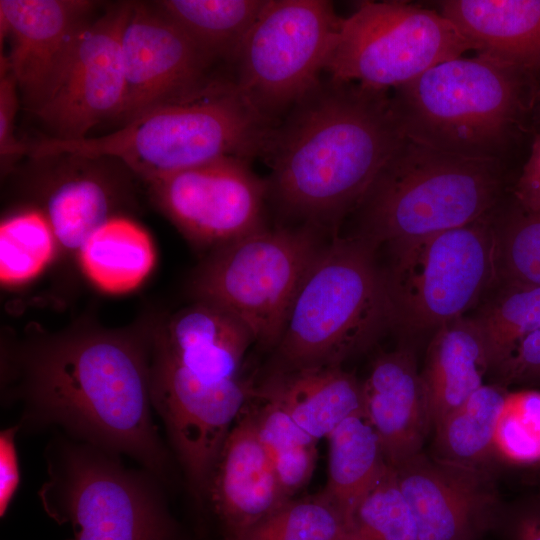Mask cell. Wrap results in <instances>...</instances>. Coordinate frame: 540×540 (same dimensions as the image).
I'll use <instances>...</instances> for the list:
<instances>
[{
    "mask_svg": "<svg viewBox=\"0 0 540 540\" xmlns=\"http://www.w3.org/2000/svg\"><path fill=\"white\" fill-rule=\"evenodd\" d=\"M150 363V340L122 333H72L25 349L13 397L20 431H62L169 483L172 458L153 420Z\"/></svg>",
    "mask_w": 540,
    "mask_h": 540,
    "instance_id": "6da1fadb",
    "label": "cell"
},
{
    "mask_svg": "<svg viewBox=\"0 0 540 540\" xmlns=\"http://www.w3.org/2000/svg\"><path fill=\"white\" fill-rule=\"evenodd\" d=\"M405 137L388 91L321 80L270 131L269 194L285 214L333 231Z\"/></svg>",
    "mask_w": 540,
    "mask_h": 540,
    "instance_id": "7a4b0ae2",
    "label": "cell"
},
{
    "mask_svg": "<svg viewBox=\"0 0 540 540\" xmlns=\"http://www.w3.org/2000/svg\"><path fill=\"white\" fill-rule=\"evenodd\" d=\"M404 135L431 148L503 162L536 110L533 74L490 57L444 61L393 89Z\"/></svg>",
    "mask_w": 540,
    "mask_h": 540,
    "instance_id": "3957f363",
    "label": "cell"
},
{
    "mask_svg": "<svg viewBox=\"0 0 540 540\" xmlns=\"http://www.w3.org/2000/svg\"><path fill=\"white\" fill-rule=\"evenodd\" d=\"M273 126L230 80L202 98L153 109L106 135L28 142L27 156L108 157L147 183L220 157H262Z\"/></svg>",
    "mask_w": 540,
    "mask_h": 540,
    "instance_id": "277c9868",
    "label": "cell"
},
{
    "mask_svg": "<svg viewBox=\"0 0 540 540\" xmlns=\"http://www.w3.org/2000/svg\"><path fill=\"white\" fill-rule=\"evenodd\" d=\"M377 250L355 234L321 247L274 348L272 374L341 366L392 326Z\"/></svg>",
    "mask_w": 540,
    "mask_h": 540,
    "instance_id": "5b68a950",
    "label": "cell"
},
{
    "mask_svg": "<svg viewBox=\"0 0 540 540\" xmlns=\"http://www.w3.org/2000/svg\"><path fill=\"white\" fill-rule=\"evenodd\" d=\"M503 190V162L405 137L354 211V234L377 249L409 243L479 219L503 200Z\"/></svg>",
    "mask_w": 540,
    "mask_h": 540,
    "instance_id": "8992f818",
    "label": "cell"
},
{
    "mask_svg": "<svg viewBox=\"0 0 540 540\" xmlns=\"http://www.w3.org/2000/svg\"><path fill=\"white\" fill-rule=\"evenodd\" d=\"M45 458L48 478L38 496L52 518L71 524L73 540H175L164 485L151 473L62 434Z\"/></svg>",
    "mask_w": 540,
    "mask_h": 540,
    "instance_id": "52a82bcc",
    "label": "cell"
},
{
    "mask_svg": "<svg viewBox=\"0 0 540 540\" xmlns=\"http://www.w3.org/2000/svg\"><path fill=\"white\" fill-rule=\"evenodd\" d=\"M493 214L387 248L382 268L392 326L435 331L483 301L497 283Z\"/></svg>",
    "mask_w": 540,
    "mask_h": 540,
    "instance_id": "ba28073f",
    "label": "cell"
},
{
    "mask_svg": "<svg viewBox=\"0 0 540 540\" xmlns=\"http://www.w3.org/2000/svg\"><path fill=\"white\" fill-rule=\"evenodd\" d=\"M320 230L265 226L211 251L191 283L197 301L242 322L264 348L274 349L296 293L321 249Z\"/></svg>",
    "mask_w": 540,
    "mask_h": 540,
    "instance_id": "9c48e42d",
    "label": "cell"
},
{
    "mask_svg": "<svg viewBox=\"0 0 540 540\" xmlns=\"http://www.w3.org/2000/svg\"><path fill=\"white\" fill-rule=\"evenodd\" d=\"M342 20L330 1L267 0L233 64L240 95L276 125L320 83Z\"/></svg>",
    "mask_w": 540,
    "mask_h": 540,
    "instance_id": "30bf717a",
    "label": "cell"
},
{
    "mask_svg": "<svg viewBox=\"0 0 540 540\" xmlns=\"http://www.w3.org/2000/svg\"><path fill=\"white\" fill-rule=\"evenodd\" d=\"M472 50L439 11L365 1L343 18L325 71L338 81L389 91Z\"/></svg>",
    "mask_w": 540,
    "mask_h": 540,
    "instance_id": "8fae6325",
    "label": "cell"
},
{
    "mask_svg": "<svg viewBox=\"0 0 540 540\" xmlns=\"http://www.w3.org/2000/svg\"><path fill=\"white\" fill-rule=\"evenodd\" d=\"M150 355L153 409L164 423L190 491L203 500L226 437L257 387L240 378L206 383L151 339Z\"/></svg>",
    "mask_w": 540,
    "mask_h": 540,
    "instance_id": "7c38bea8",
    "label": "cell"
},
{
    "mask_svg": "<svg viewBox=\"0 0 540 540\" xmlns=\"http://www.w3.org/2000/svg\"><path fill=\"white\" fill-rule=\"evenodd\" d=\"M248 160L225 156L147 182L160 211L194 245L211 251L263 228L268 183Z\"/></svg>",
    "mask_w": 540,
    "mask_h": 540,
    "instance_id": "4fadbf2b",
    "label": "cell"
},
{
    "mask_svg": "<svg viewBox=\"0 0 540 540\" xmlns=\"http://www.w3.org/2000/svg\"><path fill=\"white\" fill-rule=\"evenodd\" d=\"M126 77L124 124L153 109L202 98L231 78L154 3L131 2L121 33Z\"/></svg>",
    "mask_w": 540,
    "mask_h": 540,
    "instance_id": "5bb4252c",
    "label": "cell"
},
{
    "mask_svg": "<svg viewBox=\"0 0 540 540\" xmlns=\"http://www.w3.org/2000/svg\"><path fill=\"white\" fill-rule=\"evenodd\" d=\"M131 2L108 5L81 29L54 92L35 114L52 139L87 137L101 122L122 117L127 98L121 33Z\"/></svg>",
    "mask_w": 540,
    "mask_h": 540,
    "instance_id": "9a60e30c",
    "label": "cell"
},
{
    "mask_svg": "<svg viewBox=\"0 0 540 540\" xmlns=\"http://www.w3.org/2000/svg\"><path fill=\"white\" fill-rule=\"evenodd\" d=\"M419 540H481L504 502L495 474L448 464L424 451L391 466Z\"/></svg>",
    "mask_w": 540,
    "mask_h": 540,
    "instance_id": "2e32d148",
    "label": "cell"
},
{
    "mask_svg": "<svg viewBox=\"0 0 540 540\" xmlns=\"http://www.w3.org/2000/svg\"><path fill=\"white\" fill-rule=\"evenodd\" d=\"M95 7V2L87 0H0V40L10 43L9 53L1 58L32 113L43 107L57 87Z\"/></svg>",
    "mask_w": 540,
    "mask_h": 540,
    "instance_id": "e0dca14e",
    "label": "cell"
},
{
    "mask_svg": "<svg viewBox=\"0 0 540 540\" xmlns=\"http://www.w3.org/2000/svg\"><path fill=\"white\" fill-rule=\"evenodd\" d=\"M230 540L263 521L288 499L262 446L252 408H245L221 448L204 498Z\"/></svg>",
    "mask_w": 540,
    "mask_h": 540,
    "instance_id": "ac0fdd59",
    "label": "cell"
},
{
    "mask_svg": "<svg viewBox=\"0 0 540 540\" xmlns=\"http://www.w3.org/2000/svg\"><path fill=\"white\" fill-rule=\"evenodd\" d=\"M362 392L364 414L379 437L388 465L423 451L433 426L412 346L401 345L377 356L362 382Z\"/></svg>",
    "mask_w": 540,
    "mask_h": 540,
    "instance_id": "d6986e66",
    "label": "cell"
},
{
    "mask_svg": "<svg viewBox=\"0 0 540 540\" xmlns=\"http://www.w3.org/2000/svg\"><path fill=\"white\" fill-rule=\"evenodd\" d=\"M44 157L53 166L47 168L46 182L41 185L39 209L47 217L59 245L78 251L97 228L116 216L121 196L119 179L106 165L108 157L70 153Z\"/></svg>",
    "mask_w": 540,
    "mask_h": 540,
    "instance_id": "ffe728a7",
    "label": "cell"
},
{
    "mask_svg": "<svg viewBox=\"0 0 540 540\" xmlns=\"http://www.w3.org/2000/svg\"><path fill=\"white\" fill-rule=\"evenodd\" d=\"M151 340L189 373L210 384L239 378L246 351L254 342L233 315L197 300L175 313Z\"/></svg>",
    "mask_w": 540,
    "mask_h": 540,
    "instance_id": "44dd1931",
    "label": "cell"
},
{
    "mask_svg": "<svg viewBox=\"0 0 540 540\" xmlns=\"http://www.w3.org/2000/svg\"><path fill=\"white\" fill-rule=\"evenodd\" d=\"M439 12L476 54L540 73V0H445Z\"/></svg>",
    "mask_w": 540,
    "mask_h": 540,
    "instance_id": "7402d4cb",
    "label": "cell"
},
{
    "mask_svg": "<svg viewBox=\"0 0 540 540\" xmlns=\"http://www.w3.org/2000/svg\"><path fill=\"white\" fill-rule=\"evenodd\" d=\"M491 372L482 333L472 316L437 328L420 371L432 426L483 386Z\"/></svg>",
    "mask_w": 540,
    "mask_h": 540,
    "instance_id": "603a6c76",
    "label": "cell"
},
{
    "mask_svg": "<svg viewBox=\"0 0 540 540\" xmlns=\"http://www.w3.org/2000/svg\"><path fill=\"white\" fill-rule=\"evenodd\" d=\"M259 389L316 440L327 438L347 418L364 414L362 382L341 366L271 374Z\"/></svg>",
    "mask_w": 540,
    "mask_h": 540,
    "instance_id": "cb8c5ba5",
    "label": "cell"
},
{
    "mask_svg": "<svg viewBox=\"0 0 540 540\" xmlns=\"http://www.w3.org/2000/svg\"><path fill=\"white\" fill-rule=\"evenodd\" d=\"M78 256L87 278L110 294L137 288L156 262L155 246L147 231L121 216L97 228L80 247Z\"/></svg>",
    "mask_w": 540,
    "mask_h": 540,
    "instance_id": "d4e9b609",
    "label": "cell"
},
{
    "mask_svg": "<svg viewBox=\"0 0 540 540\" xmlns=\"http://www.w3.org/2000/svg\"><path fill=\"white\" fill-rule=\"evenodd\" d=\"M508 388L484 384L434 427L430 455L442 462L496 475L494 452L497 419Z\"/></svg>",
    "mask_w": 540,
    "mask_h": 540,
    "instance_id": "484cf974",
    "label": "cell"
},
{
    "mask_svg": "<svg viewBox=\"0 0 540 540\" xmlns=\"http://www.w3.org/2000/svg\"><path fill=\"white\" fill-rule=\"evenodd\" d=\"M328 481L322 493L348 524L363 499L387 467L377 433L365 414L344 420L327 437Z\"/></svg>",
    "mask_w": 540,
    "mask_h": 540,
    "instance_id": "4316f807",
    "label": "cell"
},
{
    "mask_svg": "<svg viewBox=\"0 0 540 540\" xmlns=\"http://www.w3.org/2000/svg\"><path fill=\"white\" fill-rule=\"evenodd\" d=\"M267 0H161L155 6L216 64L233 65Z\"/></svg>",
    "mask_w": 540,
    "mask_h": 540,
    "instance_id": "83f0119b",
    "label": "cell"
},
{
    "mask_svg": "<svg viewBox=\"0 0 540 540\" xmlns=\"http://www.w3.org/2000/svg\"><path fill=\"white\" fill-rule=\"evenodd\" d=\"M472 317L494 373L523 339L540 328V287L497 283Z\"/></svg>",
    "mask_w": 540,
    "mask_h": 540,
    "instance_id": "f1b7e54d",
    "label": "cell"
},
{
    "mask_svg": "<svg viewBox=\"0 0 540 540\" xmlns=\"http://www.w3.org/2000/svg\"><path fill=\"white\" fill-rule=\"evenodd\" d=\"M493 223L497 283L540 287V210L502 200Z\"/></svg>",
    "mask_w": 540,
    "mask_h": 540,
    "instance_id": "f546056e",
    "label": "cell"
},
{
    "mask_svg": "<svg viewBox=\"0 0 540 540\" xmlns=\"http://www.w3.org/2000/svg\"><path fill=\"white\" fill-rule=\"evenodd\" d=\"M59 243L38 209H25L6 217L0 226V278L6 286L36 278L54 259Z\"/></svg>",
    "mask_w": 540,
    "mask_h": 540,
    "instance_id": "4dcf8cb0",
    "label": "cell"
},
{
    "mask_svg": "<svg viewBox=\"0 0 540 540\" xmlns=\"http://www.w3.org/2000/svg\"><path fill=\"white\" fill-rule=\"evenodd\" d=\"M348 524L321 492L291 499L272 515L230 540H347Z\"/></svg>",
    "mask_w": 540,
    "mask_h": 540,
    "instance_id": "1f68e13d",
    "label": "cell"
},
{
    "mask_svg": "<svg viewBox=\"0 0 540 540\" xmlns=\"http://www.w3.org/2000/svg\"><path fill=\"white\" fill-rule=\"evenodd\" d=\"M493 443L500 466L531 470L540 467V389L507 392Z\"/></svg>",
    "mask_w": 540,
    "mask_h": 540,
    "instance_id": "d6a6232c",
    "label": "cell"
},
{
    "mask_svg": "<svg viewBox=\"0 0 540 540\" xmlns=\"http://www.w3.org/2000/svg\"><path fill=\"white\" fill-rule=\"evenodd\" d=\"M349 540H419L417 524L390 465L356 507Z\"/></svg>",
    "mask_w": 540,
    "mask_h": 540,
    "instance_id": "836d02e7",
    "label": "cell"
},
{
    "mask_svg": "<svg viewBox=\"0 0 540 540\" xmlns=\"http://www.w3.org/2000/svg\"><path fill=\"white\" fill-rule=\"evenodd\" d=\"M257 396L262 404L252 408L259 440L272 460L288 450L317 444L273 398L257 387Z\"/></svg>",
    "mask_w": 540,
    "mask_h": 540,
    "instance_id": "e575fe53",
    "label": "cell"
},
{
    "mask_svg": "<svg viewBox=\"0 0 540 540\" xmlns=\"http://www.w3.org/2000/svg\"><path fill=\"white\" fill-rule=\"evenodd\" d=\"M0 158L6 172L22 156L28 143L15 135V119L19 109V89L16 78L3 58L0 60Z\"/></svg>",
    "mask_w": 540,
    "mask_h": 540,
    "instance_id": "d590c367",
    "label": "cell"
},
{
    "mask_svg": "<svg viewBox=\"0 0 540 540\" xmlns=\"http://www.w3.org/2000/svg\"><path fill=\"white\" fill-rule=\"evenodd\" d=\"M492 532L502 540H540V489L504 503Z\"/></svg>",
    "mask_w": 540,
    "mask_h": 540,
    "instance_id": "8d00e7d4",
    "label": "cell"
},
{
    "mask_svg": "<svg viewBox=\"0 0 540 540\" xmlns=\"http://www.w3.org/2000/svg\"><path fill=\"white\" fill-rule=\"evenodd\" d=\"M493 374L496 383L506 388L540 387V328L523 339Z\"/></svg>",
    "mask_w": 540,
    "mask_h": 540,
    "instance_id": "74e56055",
    "label": "cell"
},
{
    "mask_svg": "<svg viewBox=\"0 0 540 540\" xmlns=\"http://www.w3.org/2000/svg\"><path fill=\"white\" fill-rule=\"evenodd\" d=\"M317 459V444L300 446L273 458L274 471L284 495H293L310 480Z\"/></svg>",
    "mask_w": 540,
    "mask_h": 540,
    "instance_id": "f35d334b",
    "label": "cell"
},
{
    "mask_svg": "<svg viewBox=\"0 0 540 540\" xmlns=\"http://www.w3.org/2000/svg\"><path fill=\"white\" fill-rule=\"evenodd\" d=\"M18 424L0 433V514L5 515L20 485V463L15 438Z\"/></svg>",
    "mask_w": 540,
    "mask_h": 540,
    "instance_id": "ab89813d",
    "label": "cell"
},
{
    "mask_svg": "<svg viewBox=\"0 0 540 540\" xmlns=\"http://www.w3.org/2000/svg\"><path fill=\"white\" fill-rule=\"evenodd\" d=\"M512 199L523 209L540 210V134L534 137L529 157L513 186Z\"/></svg>",
    "mask_w": 540,
    "mask_h": 540,
    "instance_id": "60d3db41",
    "label": "cell"
},
{
    "mask_svg": "<svg viewBox=\"0 0 540 540\" xmlns=\"http://www.w3.org/2000/svg\"><path fill=\"white\" fill-rule=\"evenodd\" d=\"M536 81V110L540 108V73L535 76Z\"/></svg>",
    "mask_w": 540,
    "mask_h": 540,
    "instance_id": "b9f144b4",
    "label": "cell"
},
{
    "mask_svg": "<svg viewBox=\"0 0 540 540\" xmlns=\"http://www.w3.org/2000/svg\"><path fill=\"white\" fill-rule=\"evenodd\" d=\"M533 471H535V473H536V479H537L538 483L540 484V467L537 468V469H535V470H533Z\"/></svg>",
    "mask_w": 540,
    "mask_h": 540,
    "instance_id": "7bdbcfd3",
    "label": "cell"
},
{
    "mask_svg": "<svg viewBox=\"0 0 540 540\" xmlns=\"http://www.w3.org/2000/svg\"><path fill=\"white\" fill-rule=\"evenodd\" d=\"M347 540H349V539L347 538Z\"/></svg>",
    "mask_w": 540,
    "mask_h": 540,
    "instance_id": "ee69618b",
    "label": "cell"
}]
</instances>
